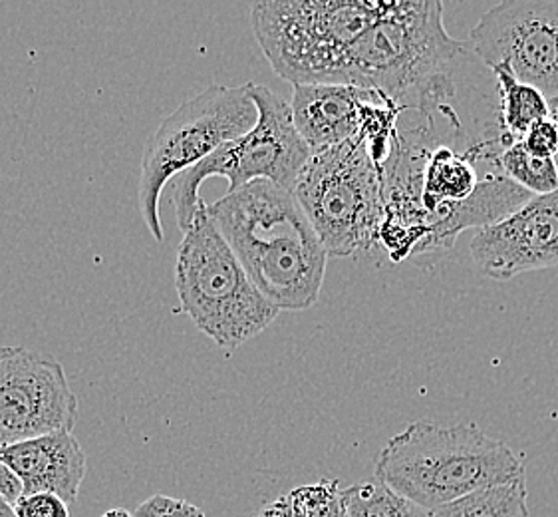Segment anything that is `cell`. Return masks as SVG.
Returning a JSON list of instances; mask_svg holds the SVG:
<instances>
[{
  "instance_id": "cell-1",
  "label": "cell",
  "mask_w": 558,
  "mask_h": 517,
  "mask_svg": "<svg viewBox=\"0 0 558 517\" xmlns=\"http://www.w3.org/2000/svg\"><path fill=\"white\" fill-rule=\"evenodd\" d=\"M248 279L279 311H306L323 291L328 253L294 193L258 180L209 205Z\"/></svg>"
},
{
  "instance_id": "cell-2",
  "label": "cell",
  "mask_w": 558,
  "mask_h": 517,
  "mask_svg": "<svg viewBox=\"0 0 558 517\" xmlns=\"http://www.w3.org/2000/svg\"><path fill=\"white\" fill-rule=\"evenodd\" d=\"M470 46L447 34L439 0H400L348 55L347 84L427 116L456 94L458 62Z\"/></svg>"
},
{
  "instance_id": "cell-3",
  "label": "cell",
  "mask_w": 558,
  "mask_h": 517,
  "mask_svg": "<svg viewBox=\"0 0 558 517\" xmlns=\"http://www.w3.org/2000/svg\"><path fill=\"white\" fill-rule=\"evenodd\" d=\"M374 478L434 512L483 488L525 478V464L475 424L441 426L417 420L386 442Z\"/></svg>"
},
{
  "instance_id": "cell-4",
  "label": "cell",
  "mask_w": 558,
  "mask_h": 517,
  "mask_svg": "<svg viewBox=\"0 0 558 517\" xmlns=\"http://www.w3.org/2000/svg\"><path fill=\"white\" fill-rule=\"evenodd\" d=\"M390 7L381 0H267L251 7V24L280 79L292 86H348L352 46Z\"/></svg>"
},
{
  "instance_id": "cell-5",
  "label": "cell",
  "mask_w": 558,
  "mask_h": 517,
  "mask_svg": "<svg viewBox=\"0 0 558 517\" xmlns=\"http://www.w3.org/2000/svg\"><path fill=\"white\" fill-rule=\"evenodd\" d=\"M175 291L179 311L223 350L257 337L280 313L248 279L205 200L179 243Z\"/></svg>"
},
{
  "instance_id": "cell-6",
  "label": "cell",
  "mask_w": 558,
  "mask_h": 517,
  "mask_svg": "<svg viewBox=\"0 0 558 517\" xmlns=\"http://www.w3.org/2000/svg\"><path fill=\"white\" fill-rule=\"evenodd\" d=\"M292 193L328 257H354L380 245L384 180L360 137L314 152Z\"/></svg>"
},
{
  "instance_id": "cell-7",
  "label": "cell",
  "mask_w": 558,
  "mask_h": 517,
  "mask_svg": "<svg viewBox=\"0 0 558 517\" xmlns=\"http://www.w3.org/2000/svg\"><path fill=\"white\" fill-rule=\"evenodd\" d=\"M257 120L248 84L235 88L213 84L183 101L159 124L147 142L137 188L140 212L156 241L166 237L159 197L169 181L202 164L227 142L251 132Z\"/></svg>"
},
{
  "instance_id": "cell-8",
  "label": "cell",
  "mask_w": 558,
  "mask_h": 517,
  "mask_svg": "<svg viewBox=\"0 0 558 517\" xmlns=\"http://www.w3.org/2000/svg\"><path fill=\"white\" fill-rule=\"evenodd\" d=\"M248 91L258 110L255 128L227 142L209 158L173 180L169 202L175 205L179 229L183 233L190 229L199 209L203 181L225 178L229 181L227 193L258 180L270 181L292 192L302 169L313 156V149L294 125L291 104L260 84H248Z\"/></svg>"
},
{
  "instance_id": "cell-9",
  "label": "cell",
  "mask_w": 558,
  "mask_h": 517,
  "mask_svg": "<svg viewBox=\"0 0 558 517\" xmlns=\"http://www.w3.org/2000/svg\"><path fill=\"white\" fill-rule=\"evenodd\" d=\"M471 48L485 67L505 64L558 98V0H502L471 31Z\"/></svg>"
},
{
  "instance_id": "cell-10",
  "label": "cell",
  "mask_w": 558,
  "mask_h": 517,
  "mask_svg": "<svg viewBox=\"0 0 558 517\" xmlns=\"http://www.w3.org/2000/svg\"><path fill=\"white\" fill-rule=\"evenodd\" d=\"M78 398L64 366L36 350L0 345V446L72 432Z\"/></svg>"
},
{
  "instance_id": "cell-11",
  "label": "cell",
  "mask_w": 558,
  "mask_h": 517,
  "mask_svg": "<svg viewBox=\"0 0 558 517\" xmlns=\"http://www.w3.org/2000/svg\"><path fill=\"white\" fill-rule=\"evenodd\" d=\"M470 251L481 275L493 281L557 267L558 192L535 195L509 217L477 229Z\"/></svg>"
},
{
  "instance_id": "cell-12",
  "label": "cell",
  "mask_w": 558,
  "mask_h": 517,
  "mask_svg": "<svg viewBox=\"0 0 558 517\" xmlns=\"http://www.w3.org/2000/svg\"><path fill=\"white\" fill-rule=\"evenodd\" d=\"M0 464L21 478L26 494H54L68 506L78 500L86 476V454L72 432L0 446Z\"/></svg>"
},
{
  "instance_id": "cell-13",
  "label": "cell",
  "mask_w": 558,
  "mask_h": 517,
  "mask_svg": "<svg viewBox=\"0 0 558 517\" xmlns=\"http://www.w3.org/2000/svg\"><path fill=\"white\" fill-rule=\"evenodd\" d=\"M380 98L357 86L302 84L292 92V120L314 154L357 137L362 106Z\"/></svg>"
},
{
  "instance_id": "cell-14",
  "label": "cell",
  "mask_w": 558,
  "mask_h": 517,
  "mask_svg": "<svg viewBox=\"0 0 558 517\" xmlns=\"http://www.w3.org/2000/svg\"><path fill=\"white\" fill-rule=\"evenodd\" d=\"M535 195L509 180L505 173L487 176L468 202L444 203L434 214L425 217L427 237L417 253H427L441 248H453L461 231L470 227L493 226L521 209Z\"/></svg>"
},
{
  "instance_id": "cell-15",
  "label": "cell",
  "mask_w": 558,
  "mask_h": 517,
  "mask_svg": "<svg viewBox=\"0 0 558 517\" xmlns=\"http://www.w3.org/2000/svg\"><path fill=\"white\" fill-rule=\"evenodd\" d=\"M487 176L481 173L475 161L468 154L459 152L451 144L432 147L424 166L422 207L425 217L434 214L444 203L468 202L477 192L481 181Z\"/></svg>"
},
{
  "instance_id": "cell-16",
  "label": "cell",
  "mask_w": 558,
  "mask_h": 517,
  "mask_svg": "<svg viewBox=\"0 0 558 517\" xmlns=\"http://www.w3.org/2000/svg\"><path fill=\"white\" fill-rule=\"evenodd\" d=\"M492 72L501 94L499 104H501L502 125L514 140L521 142L523 135L531 130V125L550 118L547 96L525 82H521L511 72V68L505 64L493 67Z\"/></svg>"
},
{
  "instance_id": "cell-17",
  "label": "cell",
  "mask_w": 558,
  "mask_h": 517,
  "mask_svg": "<svg viewBox=\"0 0 558 517\" xmlns=\"http://www.w3.org/2000/svg\"><path fill=\"white\" fill-rule=\"evenodd\" d=\"M432 517H529L526 478L459 497L434 509Z\"/></svg>"
},
{
  "instance_id": "cell-18",
  "label": "cell",
  "mask_w": 558,
  "mask_h": 517,
  "mask_svg": "<svg viewBox=\"0 0 558 517\" xmlns=\"http://www.w3.org/2000/svg\"><path fill=\"white\" fill-rule=\"evenodd\" d=\"M350 517H432V512L396 494L376 478L342 490Z\"/></svg>"
},
{
  "instance_id": "cell-19",
  "label": "cell",
  "mask_w": 558,
  "mask_h": 517,
  "mask_svg": "<svg viewBox=\"0 0 558 517\" xmlns=\"http://www.w3.org/2000/svg\"><path fill=\"white\" fill-rule=\"evenodd\" d=\"M501 169L509 180L533 195L558 192L557 159L535 158L521 142L502 152Z\"/></svg>"
},
{
  "instance_id": "cell-20",
  "label": "cell",
  "mask_w": 558,
  "mask_h": 517,
  "mask_svg": "<svg viewBox=\"0 0 558 517\" xmlns=\"http://www.w3.org/2000/svg\"><path fill=\"white\" fill-rule=\"evenodd\" d=\"M292 495L304 517H350L344 494L338 480L332 478H323L316 484L301 485L292 490Z\"/></svg>"
},
{
  "instance_id": "cell-21",
  "label": "cell",
  "mask_w": 558,
  "mask_h": 517,
  "mask_svg": "<svg viewBox=\"0 0 558 517\" xmlns=\"http://www.w3.org/2000/svg\"><path fill=\"white\" fill-rule=\"evenodd\" d=\"M135 517H207L202 507L171 495H151L135 509Z\"/></svg>"
},
{
  "instance_id": "cell-22",
  "label": "cell",
  "mask_w": 558,
  "mask_h": 517,
  "mask_svg": "<svg viewBox=\"0 0 558 517\" xmlns=\"http://www.w3.org/2000/svg\"><path fill=\"white\" fill-rule=\"evenodd\" d=\"M521 144L535 158H558V125L550 118L541 120L523 135Z\"/></svg>"
},
{
  "instance_id": "cell-23",
  "label": "cell",
  "mask_w": 558,
  "mask_h": 517,
  "mask_svg": "<svg viewBox=\"0 0 558 517\" xmlns=\"http://www.w3.org/2000/svg\"><path fill=\"white\" fill-rule=\"evenodd\" d=\"M14 517H70L68 504L54 494H26L12 507Z\"/></svg>"
},
{
  "instance_id": "cell-24",
  "label": "cell",
  "mask_w": 558,
  "mask_h": 517,
  "mask_svg": "<svg viewBox=\"0 0 558 517\" xmlns=\"http://www.w3.org/2000/svg\"><path fill=\"white\" fill-rule=\"evenodd\" d=\"M255 517H304L301 507L296 504L292 492L280 495L275 502L263 507Z\"/></svg>"
},
{
  "instance_id": "cell-25",
  "label": "cell",
  "mask_w": 558,
  "mask_h": 517,
  "mask_svg": "<svg viewBox=\"0 0 558 517\" xmlns=\"http://www.w3.org/2000/svg\"><path fill=\"white\" fill-rule=\"evenodd\" d=\"M0 494L12 507L24 495V485L21 478L4 464H0Z\"/></svg>"
},
{
  "instance_id": "cell-26",
  "label": "cell",
  "mask_w": 558,
  "mask_h": 517,
  "mask_svg": "<svg viewBox=\"0 0 558 517\" xmlns=\"http://www.w3.org/2000/svg\"><path fill=\"white\" fill-rule=\"evenodd\" d=\"M0 517H14L11 504L2 497V494H0Z\"/></svg>"
},
{
  "instance_id": "cell-27",
  "label": "cell",
  "mask_w": 558,
  "mask_h": 517,
  "mask_svg": "<svg viewBox=\"0 0 558 517\" xmlns=\"http://www.w3.org/2000/svg\"><path fill=\"white\" fill-rule=\"evenodd\" d=\"M101 517H135L134 514H130L128 509H123V507H113L110 512H106Z\"/></svg>"
},
{
  "instance_id": "cell-28",
  "label": "cell",
  "mask_w": 558,
  "mask_h": 517,
  "mask_svg": "<svg viewBox=\"0 0 558 517\" xmlns=\"http://www.w3.org/2000/svg\"><path fill=\"white\" fill-rule=\"evenodd\" d=\"M548 110H550V120H553V122H557L558 125V98L548 100Z\"/></svg>"
},
{
  "instance_id": "cell-29",
  "label": "cell",
  "mask_w": 558,
  "mask_h": 517,
  "mask_svg": "<svg viewBox=\"0 0 558 517\" xmlns=\"http://www.w3.org/2000/svg\"><path fill=\"white\" fill-rule=\"evenodd\" d=\"M557 168H558V158H557Z\"/></svg>"
}]
</instances>
